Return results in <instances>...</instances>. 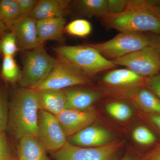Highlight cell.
Instances as JSON below:
<instances>
[{
	"instance_id": "6da1fadb",
	"label": "cell",
	"mask_w": 160,
	"mask_h": 160,
	"mask_svg": "<svg viewBox=\"0 0 160 160\" xmlns=\"http://www.w3.org/2000/svg\"><path fill=\"white\" fill-rule=\"evenodd\" d=\"M106 29L120 32L152 33L160 36V14L152 1L130 0L126 9L101 19Z\"/></svg>"
},
{
	"instance_id": "7a4b0ae2",
	"label": "cell",
	"mask_w": 160,
	"mask_h": 160,
	"mask_svg": "<svg viewBox=\"0 0 160 160\" xmlns=\"http://www.w3.org/2000/svg\"><path fill=\"white\" fill-rule=\"evenodd\" d=\"M39 110L34 90L21 87L15 92L9 105L7 127L16 139L26 136L37 137Z\"/></svg>"
},
{
	"instance_id": "3957f363",
	"label": "cell",
	"mask_w": 160,
	"mask_h": 160,
	"mask_svg": "<svg viewBox=\"0 0 160 160\" xmlns=\"http://www.w3.org/2000/svg\"><path fill=\"white\" fill-rule=\"evenodd\" d=\"M54 50L59 59L69 63L89 78L117 67L112 60L88 44L59 46Z\"/></svg>"
},
{
	"instance_id": "277c9868",
	"label": "cell",
	"mask_w": 160,
	"mask_h": 160,
	"mask_svg": "<svg viewBox=\"0 0 160 160\" xmlns=\"http://www.w3.org/2000/svg\"><path fill=\"white\" fill-rule=\"evenodd\" d=\"M158 35L135 32H120L104 42L88 44L104 57L112 60L149 48H157Z\"/></svg>"
},
{
	"instance_id": "5b68a950",
	"label": "cell",
	"mask_w": 160,
	"mask_h": 160,
	"mask_svg": "<svg viewBox=\"0 0 160 160\" xmlns=\"http://www.w3.org/2000/svg\"><path fill=\"white\" fill-rule=\"evenodd\" d=\"M57 62V59L50 55L42 46L29 50L23 58L20 86L31 89L42 82L48 77Z\"/></svg>"
},
{
	"instance_id": "8992f818",
	"label": "cell",
	"mask_w": 160,
	"mask_h": 160,
	"mask_svg": "<svg viewBox=\"0 0 160 160\" xmlns=\"http://www.w3.org/2000/svg\"><path fill=\"white\" fill-rule=\"evenodd\" d=\"M89 83V77L69 63L58 59L48 77L31 89L36 91L63 90L72 86L88 85Z\"/></svg>"
},
{
	"instance_id": "52a82bcc",
	"label": "cell",
	"mask_w": 160,
	"mask_h": 160,
	"mask_svg": "<svg viewBox=\"0 0 160 160\" xmlns=\"http://www.w3.org/2000/svg\"><path fill=\"white\" fill-rule=\"evenodd\" d=\"M117 66H123L140 76L152 77L160 72V51L149 47L112 60Z\"/></svg>"
},
{
	"instance_id": "ba28073f",
	"label": "cell",
	"mask_w": 160,
	"mask_h": 160,
	"mask_svg": "<svg viewBox=\"0 0 160 160\" xmlns=\"http://www.w3.org/2000/svg\"><path fill=\"white\" fill-rule=\"evenodd\" d=\"M124 141H112L103 146L83 147L67 142L62 148L54 152L55 160H112Z\"/></svg>"
},
{
	"instance_id": "9c48e42d",
	"label": "cell",
	"mask_w": 160,
	"mask_h": 160,
	"mask_svg": "<svg viewBox=\"0 0 160 160\" xmlns=\"http://www.w3.org/2000/svg\"><path fill=\"white\" fill-rule=\"evenodd\" d=\"M146 78L127 68L114 69L103 77L101 83L107 92L130 98L140 87L146 86Z\"/></svg>"
},
{
	"instance_id": "30bf717a",
	"label": "cell",
	"mask_w": 160,
	"mask_h": 160,
	"mask_svg": "<svg viewBox=\"0 0 160 160\" xmlns=\"http://www.w3.org/2000/svg\"><path fill=\"white\" fill-rule=\"evenodd\" d=\"M37 137L48 151H57L67 142L56 117L41 109L38 114Z\"/></svg>"
},
{
	"instance_id": "8fae6325",
	"label": "cell",
	"mask_w": 160,
	"mask_h": 160,
	"mask_svg": "<svg viewBox=\"0 0 160 160\" xmlns=\"http://www.w3.org/2000/svg\"><path fill=\"white\" fill-rule=\"evenodd\" d=\"M56 117L67 138L91 126L96 119L97 114L90 109L79 110L66 109Z\"/></svg>"
},
{
	"instance_id": "7c38bea8",
	"label": "cell",
	"mask_w": 160,
	"mask_h": 160,
	"mask_svg": "<svg viewBox=\"0 0 160 160\" xmlns=\"http://www.w3.org/2000/svg\"><path fill=\"white\" fill-rule=\"evenodd\" d=\"M15 35L18 46L24 50H31L41 45L38 38L37 21L30 16L21 17L10 27Z\"/></svg>"
},
{
	"instance_id": "4fadbf2b",
	"label": "cell",
	"mask_w": 160,
	"mask_h": 160,
	"mask_svg": "<svg viewBox=\"0 0 160 160\" xmlns=\"http://www.w3.org/2000/svg\"><path fill=\"white\" fill-rule=\"evenodd\" d=\"M112 135L106 129L97 126H89L69 137L68 142L83 147H98L111 142Z\"/></svg>"
},
{
	"instance_id": "5bb4252c",
	"label": "cell",
	"mask_w": 160,
	"mask_h": 160,
	"mask_svg": "<svg viewBox=\"0 0 160 160\" xmlns=\"http://www.w3.org/2000/svg\"><path fill=\"white\" fill-rule=\"evenodd\" d=\"M67 101V109L85 110L91 106L102 96L101 92L96 89L67 88L63 89Z\"/></svg>"
},
{
	"instance_id": "9a60e30c",
	"label": "cell",
	"mask_w": 160,
	"mask_h": 160,
	"mask_svg": "<svg viewBox=\"0 0 160 160\" xmlns=\"http://www.w3.org/2000/svg\"><path fill=\"white\" fill-rule=\"evenodd\" d=\"M64 17L50 18L37 21L38 38L41 45L44 42L53 41L64 42L63 32L66 24Z\"/></svg>"
},
{
	"instance_id": "2e32d148",
	"label": "cell",
	"mask_w": 160,
	"mask_h": 160,
	"mask_svg": "<svg viewBox=\"0 0 160 160\" xmlns=\"http://www.w3.org/2000/svg\"><path fill=\"white\" fill-rule=\"evenodd\" d=\"M39 108L57 116L67 109V101L63 90L36 91Z\"/></svg>"
},
{
	"instance_id": "e0dca14e",
	"label": "cell",
	"mask_w": 160,
	"mask_h": 160,
	"mask_svg": "<svg viewBox=\"0 0 160 160\" xmlns=\"http://www.w3.org/2000/svg\"><path fill=\"white\" fill-rule=\"evenodd\" d=\"M19 140L18 160H49L47 150L37 137L26 136Z\"/></svg>"
},
{
	"instance_id": "ac0fdd59",
	"label": "cell",
	"mask_w": 160,
	"mask_h": 160,
	"mask_svg": "<svg viewBox=\"0 0 160 160\" xmlns=\"http://www.w3.org/2000/svg\"><path fill=\"white\" fill-rule=\"evenodd\" d=\"M70 2V1H39L29 16L36 21L50 18L63 17L64 9Z\"/></svg>"
},
{
	"instance_id": "d6986e66",
	"label": "cell",
	"mask_w": 160,
	"mask_h": 160,
	"mask_svg": "<svg viewBox=\"0 0 160 160\" xmlns=\"http://www.w3.org/2000/svg\"><path fill=\"white\" fill-rule=\"evenodd\" d=\"M130 98L144 111L149 114H160V99L146 86L140 87Z\"/></svg>"
},
{
	"instance_id": "ffe728a7",
	"label": "cell",
	"mask_w": 160,
	"mask_h": 160,
	"mask_svg": "<svg viewBox=\"0 0 160 160\" xmlns=\"http://www.w3.org/2000/svg\"><path fill=\"white\" fill-rule=\"evenodd\" d=\"M75 3L80 13L89 17L102 19L109 14L107 0H79Z\"/></svg>"
},
{
	"instance_id": "44dd1931",
	"label": "cell",
	"mask_w": 160,
	"mask_h": 160,
	"mask_svg": "<svg viewBox=\"0 0 160 160\" xmlns=\"http://www.w3.org/2000/svg\"><path fill=\"white\" fill-rule=\"evenodd\" d=\"M20 17L17 0L0 1V20L6 25L7 29H10L12 24Z\"/></svg>"
},
{
	"instance_id": "7402d4cb",
	"label": "cell",
	"mask_w": 160,
	"mask_h": 160,
	"mask_svg": "<svg viewBox=\"0 0 160 160\" xmlns=\"http://www.w3.org/2000/svg\"><path fill=\"white\" fill-rule=\"evenodd\" d=\"M2 73L4 79L9 82H19L21 71L12 57L4 56L2 64Z\"/></svg>"
},
{
	"instance_id": "603a6c76",
	"label": "cell",
	"mask_w": 160,
	"mask_h": 160,
	"mask_svg": "<svg viewBox=\"0 0 160 160\" xmlns=\"http://www.w3.org/2000/svg\"><path fill=\"white\" fill-rule=\"evenodd\" d=\"M92 31L91 23L82 19L75 20L70 22L64 29V31L68 34L81 38L89 36Z\"/></svg>"
},
{
	"instance_id": "cb8c5ba5",
	"label": "cell",
	"mask_w": 160,
	"mask_h": 160,
	"mask_svg": "<svg viewBox=\"0 0 160 160\" xmlns=\"http://www.w3.org/2000/svg\"><path fill=\"white\" fill-rule=\"evenodd\" d=\"M106 109L112 117L122 122L129 119L132 115V111L130 107L122 102H110L106 105Z\"/></svg>"
},
{
	"instance_id": "d4e9b609",
	"label": "cell",
	"mask_w": 160,
	"mask_h": 160,
	"mask_svg": "<svg viewBox=\"0 0 160 160\" xmlns=\"http://www.w3.org/2000/svg\"><path fill=\"white\" fill-rule=\"evenodd\" d=\"M18 48L15 35L12 31L5 35L0 42V49L4 56L13 57Z\"/></svg>"
},
{
	"instance_id": "484cf974",
	"label": "cell",
	"mask_w": 160,
	"mask_h": 160,
	"mask_svg": "<svg viewBox=\"0 0 160 160\" xmlns=\"http://www.w3.org/2000/svg\"><path fill=\"white\" fill-rule=\"evenodd\" d=\"M132 136L136 142L143 146L151 145L156 141L154 134L149 129L143 126L136 128L132 132Z\"/></svg>"
},
{
	"instance_id": "4316f807",
	"label": "cell",
	"mask_w": 160,
	"mask_h": 160,
	"mask_svg": "<svg viewBox=\"0 0 160 160\" xmlns=\"http://www.w3.org/2000/svg\"><path fill=\"white\" fill-rule=\"evenodd\" d=\"M9 109L6 93L0 90V133L4 132L8 126Z\"/></svg>"
},
{
	"instance_id": "83f0119b",
	"label": "cell",
	"mask_w": 160,
	"mask_h": 160,
	"mask_svg": "<svg viewBox=\"0 0 160 160\" xmlns=\"http://www.w3.org/2000/svg\"><path fill=\"white\" fill-rule=\"evenodd\" d=\"M0 160H18L13 154L4 132L0 133Z\"/></svg>"
},
{
	"instance_id": "f1b7e54d",
	"label": "cell",
	"mask_w": 160,
	"mask_h": 160,
	"mask_svg": "<svg viewBox=\"0 0 160 160\" xmlns=\"http://www.w3.org/2000/svg\"><path fill=\"white\" fill-rule=\"evenodd\" d=\"M38 2V0H17L19 9L20 17L29 16Z\"/></svg>"
},
{
	"instance_id": "f546056e",
	"label": "cell",
	"mask_w": 160,
	"mask_h": 160,
	"mask_svg": "<svg viewBox=\"0 0 160 160\" xmlns=\"http://www.w3.org/2000/svg\"><path fill=\"white\" fill-rule=\"evenodd\" d=\"M108 12L110 14L122 13L126 9L129 0H107Z\"/></svg>"
},
{
	"instance_id": "4dcf8cb0",
	"label": "cell",
	"mask_w": 160,
	"mask_h": 160,
	"mask_svg": "<svg viewBox=\"0 0 160 160\" xmlns=\"http://www.w3.org/2000/svg\"><path fill=\"white\" fill-rule=\"evenodd\" d=\"M146 86L160 99V72L152 77L147 78Z\"/></svg>"
},
{
	"instance_id": "1f68e13d",
	"label": "cell",
	"mask_w": 160,
	"mask_h": 160,
	"mask_svg": "<svg viewBox=\"0 0 160 160\" xmlns=\"http://www.w3.org/2000/svg\"><path fill=\"white\" fill-rule=\"evenodd\" d=\"M142 160H160V145L155 148Z\"/></svg>"
},
{
	"instance_id": "d6a6232c",
	"label": "cell",
	"mask_w": 160,
	"mask_h": 160,
	"mask_svg": "<svg viewBox=\"0 0 160 160\" xmlns=\"http://www.w3.org/2000/svg\"><path fill=\"white\" fill-rule=\"evenodd\" d=\"M149 118L151 123L160 130V114H149Z\"/></svg>"
},
{
	"instance_id": "836d02e7",
	"label": "cell",
	"mask_w": 160,
	"mask_h": 160,
	"mask_svg": "<svg viewBox=\"0 0 160 160\" xmlns=\"http://www.w3.org/2000/svg\"><path fill=\"white\" fill-rule=\"evenodd\" d=\"M7 29L6 25L1 20H0V37Z\"/></svg>"
},
{
	"instance_id": "e575fe53",
	"label": "cell",
	"mask_w": 160,
	"mask_h": 160,
	"mask_svg": "<svg viewBox=\"0 0 160 160\" xmlns=\"http://www.w3.org/2000/svg\"><path fill=\"white\" fill-rule=\"evenodd\" d=\"M121 160H137L131 156H126L124 157V158H122Z\"/></svg>"
},
{
	"instance_id": "d590c367",
	"label": "cell",
	"mask_w": 160,
	"mask_h": 160,
	"mask_svg": "<svg viewBox=\"0 0 160 160\" xmlns=\"http://www.w3.org/2000/svg\"><path fill=\"white\" fill-rule=\"evenodd\" d=\"M158 49H159L160 51V36L158 35Z\"/></svg>"
},
{
	"instance_id": "8d00e7d4",
	"label": "cell",
	"mask_w": 160,
	"mask_h": 160,
	"mask_svg": "<svg viewBox=\"0 0 160 160\" xmlns=\"http://www.w3.org/2000/svg\"><path fill=\"white\" fill-rule=\"evenodd\" d=\"M156 9L158 13L160 14V6H156Z\"/></svg>"
}]
</instances>
